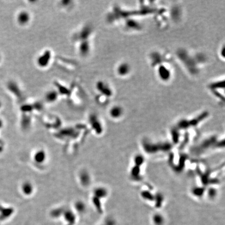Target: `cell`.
Wrapping results in <instances>:
<instances>
[{
  "instance_id": "cell-1",
  "label": "cell",
  "mask_w": 225,
  "mask_h": 225,
  "mask_svg": "<svg viewBox=\"0 0 225 225\" xmlns=\"http://www.w3.org/2000/svg\"><path fill=\"white\" fill-rule=\"evenodd\" d=\"M52 52L50 50H46L40 54L37 59V64L41 68H46L48 66L52 59Z\"/></svg>"
},
{
  "instance_id": "cell-2",
  "label": "cell",
  "mask_w": 225,
  "mask_h": 225,
  "mask_svg": "<svg viewBox=\"0 0 225 225\" xmlns=\"http://www.w3.org/2000/svg\"><path fill=\"white\" fill-rule=\"evenodd\" d=\"M30 14L28 11L22 10L18 14L17 21L18 24L20 26H24L28 24L29 22H30Z\"/></svg>"
},
{
  "instance_id": "cell-3",
  "label": "cell",
  "mask_w": 225,
  "mask_h": 225,
  "mask_svg": "<svg viewBox=\"0 0 225 225\" xmlns=\"http://www.w3.org/2000/svg\"><path fill=\"white\" fill-rule=\"evenodd\" d=\"M143 148L144 151L149 154H155L160 151V144L154 143L149 141H144L143 143Z\"/></svg>"
},
{
  "instance_id": "cell-4",
  "label": "cell",
  "mask_w": 225,
  "mask_h": 225,
  "mask_svg": "<svg viewBox=\"0 0 225 225\" xmlns=\"http://www.w3.org/2000/svg\"><path fill=\"white\" fill-rule=\"evenodd\" d=\"M96 88L98 92L102 95H104V96L109 97L111 95V89L103 81L100 80L96 82Z\"/></svg>"
},
{
  "instance_id": "cell-5",
  "label": "cell",
  "mask_w": 225,
  "mask_h": 225,
  "mask_svg": "<svg viewBox=\"0 0 225 225\" xmlns=\"http://www.w3.org/2000/svg\"><path fill=\"white\" fill-rule=\"evenodd\" d=\"M59 93L57 91V90L54 89L50 90L46 93L44 95L45 100L49 103H53L57 100L59 98Z\"/></svg>"
},
{
  "instance_id": "cell-6",
  "label": "cell",
  "mask_w": 225,
  "mask_h": 225,
  "mask_svg": "<svg viewBox=\"0 0 225 225\" xmlns=\"http://www.w3.org/2000/svg\"><path fill=\"white\" fill-rule=\"evenodd\" d=\"M79 51L80 54L83 56H87L90 51V45L89 41H82L79 46Z\"/></svg>"
},
{
  "instance_id": "cell-7",
  "label": "cell",
  "mask_w": 225,
  "mask_h": 225,
  "mask_svg": "<svg viewBox=\"0 0 225 225\" xmlns=\"http://www.w3.org/2000/svg\"><path fill=\"white\" fill-rule=\"evenodd\" d=\"M122 113L123 111L121 107L118 106H115L114 107H112L110 110L109 115L112 118L117 119L120 117V116L122 115Z\"/></svg>"
},
{
  "instance_id": "cell-8",
  "label": "cell",
  "mask_w": 225,
  "mask_h": 225,
  "mask_svg": "<svg viewBox=\"0 0 225 225\" xmlns=\"http://www.w3.org/2000/svg\"><path fill=\"white\" fill-rule=\"evenodd\" d=\"M179 129L177 127L171 129V135L172 139V141L175 144H177L179 143L180 139V132Z\"/></svg>"
},
{
  "instance_id": "cell-9",
  "label": "cell",
  "mask_w": 225,
  "mask_h": 225,
  "mask_svg": "<svg viewBox=\"0 0 225 225\" xmlns=\"http://www.w3.org/2000/svg\"><path fill=\"white\" fill-rule=\"evenodd\" d=\"M205 192V187H195L192 189V193L195 197H201L203 196L204 195V193Z\"/></svg>"
},
{
  "instance_id": "cell-10",
  "label": "cell",
  "mask_w": 225,
  "mask_h": 225,
  "mask_svg": "<svg viewBox=\"0 0 225 225\" xmlns=\"http://www.w3.org/2000/svg\"><path fill=\"white\" fill-rule=\"evenodd\" d=\"M141 196L143 199L147 201H154V195L148 190H144L141 192Z\"/></svg>"
},
{
  "instance_id": "cell-11",
  "label": "cell",
  "mask_w": 225,
  "mask_h": 225,
  "mask_svg": "<svg viewBox=\"0 0 225 225\" xmlns=\"http://www.w3.org/2000/svg\"><path fill=\"white\" fill-rule=\"evenodd\" d=\"M141 173V167L139 166L134 165L132 167L130 171L131 177L134 179H139Z\"/></svg>"
},
{
  "instance_id": "cell-12",
  "label": "cell",
  "mask_w": 225,
  "mask_h": 225,
  "mask_svg": "<svg viewBox=\"0 0 225 225\" xmlns=\"http://www.w3.org/2000/svg\"><path fill=\"white\" fill-rule=\"evenodd\" d=\"M191 126H190L189 120H184V119L179 121V122H178L177 125V128L179 129V130H186V129H188Z\"/></svg>"
},
{
  "instance_id": "cell-13",
  "label": "cell",
  "mask_w": 225,
  "mask_h": 225,
  "mask_svg": "<svg viewBox=\"0 0 225 225\" xmlns=\"http://www.w3.org/2000/svg\"><path fill=\"white\" fill-rule=\"evenodd\" d=\"M144 162H145V158L144 156L141 154L136 155L134 158L135 165L136 166L141 167L143 165V164H144Z\"/></svg>"
},
{
  "instance_id": "cell-14",
  "label": "cell",
  "mask_w": 225,
  "mask_h": 225,
  "mask_svg": "<svg viewBox=\"0 0 225 225\" xmlns=\"http://www.w3.org/2000/svg\"><path fill=\"white\" fill-rule=\"evenodd\" d=\"M164 200V197L163 195L160 193H158L156 195H154V201H155V204L156 205L157 207H160L162 205V203L163 202Z\"/></svg>"
},
{
  "instance_id": "cell-15",
  "label": "cell",
  "mask_w": 225,
  "mask_h": 225,
  "mask_svg": "<svg viewBox=\"0 0 225 225\" xmlns=\"http://www.w3.org/2000/svg\"><path fill=\"white\" fill-rule=\"evenodd\" d=\"M33 187L31 184H29V183H26V184H24V186L22 187V190L26 194V195H30L31 193L32 192V191H33Z\"/></svg>"
},
{
  "instance_id": "cell-16",
  "label": "cell",
  "mask_w": 225,
  "mask_h": 225,
  "mask_svg": "<svg viewBox=\"0 0 225 225\" xmlns=\"http://www.w3.org/2000/svg\"><path fill=\"white\" fill-rule=\"evenodd\" d=\"M128 67L126 64H122L118 67V74L121 75L126 74L128 72Z\"/></svg>"
},
{
  "instance_id": "cell-17",
  "label": "cell",
  "mask_w": 225,
  "mask_h": 225,
  "mask_svg": "<svg viewBox=\"0 0 225 225\" xmlns=\"http://www.w3.org/2000/svg\"><path fill=\"white\" fill-rule=\"evenodd\" d=\"M217 193V191L214 188H210L207 191V194L208 197L211 199H214L215 197H216Z\"/></svg>"
},
{
  "instance_id": "cell-18",
  "label": "cell",
  "mask_w": 225,
  "mask_h": 225,
  "mask_svg": "<svg viewBox=\"0 0 225 225\" xmlns=\"http://www.w3.org/2000/svg\"><path fill=\"white\" fill-rule=\"evenodd\" d=\"M35 160L38 162H42L43 161L44 154L43 153H37L35 156Z\"/></svg>"
}]
</instances>
